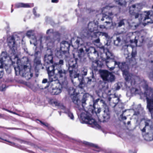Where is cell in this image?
Returning a JSON list of instances; mask_svg holds the SVG:
<instances>
[{
	"mask_svg": "<svg viewBox=\"0 0 153 153\" xmlns=\"http://www.w3.org/2000/svg\"><path fill=\"white\" fill-rule=\"evenodd\" d=\"M35 73L36 82L38 86L41 89L47 88L50 82V75L45 66L40 62H37Z\"/></svg>",
	"mask_w": 153,
	"mask_h": 153,
	"instance_id": "6da1fadb",
	"label": "cell"
},
{
	"mask_svg": "<svg viewBox=\"0 0 153 153\" xmlns=\"http://www.w3.org/2000/svg\"><path fill=\"white\" fill-rule=\"evenodd\" d=\"M94 111L100 122H108L110 119L109 109L108 105L102 100L99 99L95 102Z\"/></svg>",
	"mask_w": 153,
	"mask_h": 153,
	"instance_id": "7a4b0ae2",
	"label": "cell"
},
{
	"mask_svg": "<svg viewBox=\"0 0 153 153\" xmlns=\"http://www.w3.org/2000/svg\"><path fill=\"white\" fill-rule=\"evenodd\" d=\"M122 119L128 130H134L138 125V116L133 109H127L124 111L122 114Z\"/></svg>",
	"mask_w": 153,
	"mask_h": 153,
	"instance_id": "3957f363",
	"label": "cell"
},
{
	"mask_svg": "<svg viewBox=\"0 0 153 153\" xmlns=\"http://www.w3.org/2000/svg\"><path fill=\"white\" fill-rule=\"evenodd\" d=\"M22 45L26 53L30 55L36 53L37 48V40L34 34L31 32H27L22 39Z\"/></svg>",
	"mask_w": 153,
	"mask_h": 153,
	"instance_id": "277c9868",
	"label": "cell"
},
{
	"mask_svg": "<svg viewBox=\"0 0 153 153\" xmlns=\"http://www.w3.org/2000/svg\"><path fill=\"white\" fill-rule=\"evenodd\" d=\"M139 125L144 140L147 142L153 141V125L152 121L150 119H144L140 121Z\"/></svg>",
	"mask_w": 153,
	"mask_h": 153,
	"instance_id": "5b68a950",
	"label": "cell"
},
{
	"mask_svg": "<svg viewBox=\"0 0 153 153\" xmlns=\"http://www.w3.org/2000/svg\"><path fill=\"white\" fill-rule=\"evenodd\" d=\"M19 74L27 80H30L32 77L31 64L27 57H23L20 60Z\"/></svg>",
	"mask_w": 153,
	"mask_h": 153,
	"instance_id": "8992f818",
	"label": "cell"
},
{
	"mask_svg": "<svg viewBox=\"0 0 153 153\" xmlns=\"http://www.w3.org/2000/svg\"><path fill=\"white\" fill-rule=\"evenodd\" d=\"M94 44L100 48H105L110 42V40L107 34L102 32H96L93 37Z\"/></svg>",
	"mask_w": 153,
	"mask_h": 153,
	"instance_id": "52a82bcc",
	"label": "cell"
},
{
	"mask_svg": "<svg viewBox=\"0 0 153 153\" xmlns=\"http://www.w3.org/2000/svg\"><path fill=\"white\" fill-rule=\"evenodd\" d=\"M144 37L139 32H131L128 34L126 41L128 45L134 46H140L143 43Z\"/></svg>",
	"mask_w": 153,
	"mask_h": 153,
	"instance_id": "ba28073f",
	"label": "cell"
},
{
	"mask_svg": "<svg viewBox=\"0 0 153 153\" xmlns=\"http://www.w3.org/2000/svg\"><path fill=\"white\" fill-rule=\"evenodd\" d=\"M94 21L97 23L100 28H110L113 25V22L111 18L103 13L97 15Z\"/></svg>",
	"mask_w": 153,
	"mask_h": 153,
	"instance_id": "9c48e42d",
	"label": "cell"
},
{
	"mask_svg": "<svg viewBox=\"0 0 153 153\" xmlns=\"http://www.w3.org/2000/svg\"><path fill=\"white\" fill-rule=\"evenodd\" d=\"M94 102L93 97L89 93H85L82 101V104L85 112L89 114L93 113L94 111Z\"/></svg>",
	"mask_w": 153,
	"mask_h": 153,
	"instance_id": "30bf717a",
	"label": "cell"
},
{
	"mask_svg": "<svg viewBox=\"0 0 153 153\" xmlns=\"http://www.w3.org/2000/svg\"><path fill=\"white\" fill-rule=\"evenodd\" d=\"M82 75L83 81L87 85L92 86L95 84V80L93 72L90 67H84L82 69Z\"/></svg>",
	"mask_w": 153,
	"mask_h": 153,
	"instance_id": "8fae6325",
	"label": "cell"
},
{
	"mask_svg": "<svg viewBox=\"0 0 153 153\" xmlns=\"http://www.w3.org/2000/svg\"><path fill=\"white\" fill-rule=\"evenodd\" d=\"M45 66L48 71L50 76L54 75L55 62L53 56L50 51H48L45 55Z\"/></svg>",
	"mask_w": 153,
	"mask_h": 153,
	"instance_id": "7c38bea8",
	"label": "cell"
},
{
	"mask_svg": "<svg viewBox=\"0 0 153 153\" xmlns=\"http://www.w3.org/2000/svg\"><path fill=\"white\" fill-rule=\"evenodd\" d=\"M0 60L6 72L8 74L10 73L12 69L13 62L10 56L6 52H2L1 54Z\"/></svg>",
	"mask_w": 153,
	"mask_h": 153,
	"instance_id": "4fadbf2b",
	"label": "cell"
},
{
	"mask_svg": "<svg viewBox=\"0 0 153 153\" xmlns=\"http://www.w3.org/2000/svg\"><path fill=\"white\" fill-rule=\"evenodd\" d=\"M48 90L51 94L57 95L61 93L62 90V86L59 80L54 79L50 81L48 87Z\"/></svg>",
	"mask_w": 153,
	"mask_h": 153,
	"instance_id": "5bb4252c",
	"label": "cell"
},
{
	"mask_svg": "<svg viewBox=\"0 0 153 153\" xmlns=\"http://www.w3.org/2000/svg\"><path fill=\"white\" fill-rule=\"evenodd\" d=\"M69 69L73 83L76 87L80 86L83 81L82 75L78 71L77 68H69Z\"/></svg>",
	"mask_w": 153,
	"mask_h": 153,
	"instance_id": "9a60e30c",
	"label": "cell"
},
{
	"mask_svg": "<svg viewBox=\"0 0 153 153\" xmlns=\"http://www.w3.org/2000/svg\"><path fill=\"white\" fill-rule=\"evenodd\" d=\"M130 28L128 21L126 19H122L117 24L116 30L118 34H123L126 32Z\"/></svg>",
	"mask_w": 153,
	"mask_h": 153,
	"instance_id": "2e32d148",
	"label": "cell"
},
{
	"mask_svg": "<svg viewBox=\"0 0 153 153\" xmlns=\"http://www.w3.org/2000/svg\"><path fill=\"white\" fill-rule=\"evenodd\" d=\"M136 47L128 45L124 46L123 48V54L127 59H130L135 56L136 54Z\"/></svg>",
	"mask_w": 153,
	"mask_h": 153,
	"instance_id": "e0dca14e",
	"label": "cell"
},
{
	"mask_svg": "<svg viewBox=\"0 0 153 153\" xmlns=\"http://www.w3.org/2000/svg\"><path fill=\"white\" fill-rule=\"evenodd\" d=\"M120 9L117 6H107L102 10V13L111 17H113L118 14Z\"/></svg>",
	"mask_w": 153,
	"mask_h": 153,
	"instance_id": "ac0fdd59",
	"label": "cell"
},
{
	"mask_svg": "<svg viewBox=\"0 0 153 153\" xmlns=\"http://www.w3.org/2000/svg\"><path fill=\"white\" fill-rule=\"evenodd\" d=\"M112 90L114 92L113 93L117 95L119 98L120 100L123 98L124 94H126V88L122 83L116 84L113 87Z\"/></svg>",
	"mask_w": 153,
	"mask_h": 153,
	"instance_id": "d6986e66",
	"label": "cell"
},
{
	"mask_svg": "<svg viewBox=\"0 0 153 153\" xmlns=\"http://www.w3.org/2000/svg\"><path fill=\"white\" fill-rule=\"evenodd\" d=\"M106 64L107 67L110 70L114 73L118 74L120 71V67L117 63L113 60L112 58H109L106 60Z\"/></svg>",
	"mask_w": 153,
	"mask_h": 153,
	"instance_id": "ffe728a7",
	"label": "cell"
},
{
	"mask_svg": "<svg viewBox=\"0 0 153 153\" xmlns=\"http://www.w3.org/2000/svg\"><path fill=\"white\" fill-rule=\"evenodd\" d=\"M142 23L147 25L153 23V11H145L141 14Z\"/></svg>",
	"mask_w": 153,
	"mask_h": 153,
	"instance_id": "44dd1931",
	"label": "cell"
},
{
	"mask_svg": "<svg viewBox=\"0 0 153 153\" xmlns=\"http://www.w3.org/2000/svg\"><path fill=\"white\" fill-rule=\"evenodd\" d=\"M131 18L128 21L130 28H136L142 23V17L141 13L131 15Z\"/></svg>",
	"mask_w": 153,
	"mask_h": 153,
	"instance_id": "7402d4cb",
	"label": "cell"
},
{
	"mask_svg": "<svg viewBox=\"0 0 153 153\" xmlns=\"http://www.w3.org/2000/svg\"><path fill=\"white\" fill-rule=\"evenodd\" d=\"M99 73H100V76L104 81L112 82L115 81V76L109 71L105 70H101L99 71Z\"/></svg>",
	"mask_w": 153,
	"mask_h": 153,
	"instance_id": "603a6c76",
	"label": "cell"
},
{
	"mask_svg": "<svg viewBox=\"0 0 153 153\" xmlns=\"http://www.w3.org/2000/svg\"><path fill=\"white\" fill-rule=\"evenodd\" d=\"M87 54L89 59L94 63L97 62L99 60V53L94 48L92 47L89 48L87 49Z\"/></svg>",
	"mask_w": 153,
	"mask_h": 153,
	"instance_id": "cb8c5ba5",
	"label": "cell"
},
{
	"mask_svg": "<svg viewBox=\"0 0 153 153\" xmlns=\"http://www.w3.org/2000/svg\"><path fill=\"white\" fill-rule=\"evenodd\" d=\"M81 119L82 121L86 124L94 125H97L95 120L91 117V115L87 112H82L81 114Z\"/></svg>",
	"mask_w": 153,
	"mask_h": 153,
	"instance_id": "d4e9b609",
	"label": "cell"
},
{
	"mask_svg": "<svg viewBox=\"0 0 153 153\" xmlns=\"http://www.w3.org/2000/svg\"><path fill=\"white\" fill-rule=\"evenodd\" d=\"M121 34H118L117 33V34L114 35L112 37V41L115 46H121L126 41Z\"/></svg>",
	"mask_w": 153,
	"mask_h": 153,
	"instance_id": "484cf974",
	"label": "cell"
},
{
	"mask_svg": "<svg viewBox=\"0 0 153 153\" xmlns=\"http://www.w3.org/2000/svg\"><path fill=\"white\" fill-rule=\"evenodd\" d=\"M108 101L110 106L111 107H115L118 104L120 101L119 97L114 93H111L109 95Z\"/></svg>",
	"mask_w": 153,
	"mask_h": 153,
	"instance_id": "4316f807",
	"label": "cell"
},
{
	"mask_svg": "<svg viewBox=\"0 0 153 153\" xmlns=\"http://www.w3.org/2000/svg\"><path fill=\"white\" fill-rule=\"evenodd\" d=\"M142 4H136L131 5L129 9V12L131 15L139 13L142 9Z\"/></svg>",
	"mask_w": 153,
	"mask_h": 153,
	"instance_id": "83f0119b",
	"label": "cell"
},
{
	"mask_svg": "<svg viewBox=\"0 0 153 153\" xmlns=\"http://www.w3.org/2000/svg\"><path fill=\"white\" fill-rule=\"evenodd\" d=\"M8 43L10 48L12 50L13 52L14 53H16L17 51V46L14 37H10L8 39Z\"/></svg>",
	"mask_w": 153,
	"mask_h": 153,
	"instance_id": "f1b7e54d",
	"label": "cell"
},
{
	"mask_svg": "<svg viewBox=\"0 0 153 153\" xmlns=\"http://www.w3.org/2000/svg\"><path fill=\"white\" fill-rule=\"evenodd\" d=\"M83 44L82 40L77 37L73 38L71 40L72 46L75 49H77L79 47L83 45Z\"/></svg>",
	"mask_w": 153,
	"mask_h": 153,
	"instance_id": "f546056e",
	"label": "cell"
},
{
	"mask_svg": "<svg viewBox=\"0 0 153 153\" xmlns=\"http://www.w3.org/2000/svg\"><path fill=\"white\" fill-rule=\"evenodd\" d=\"M13 62V66L14 67L15 69V73L16 75H19V63L20 60L17 57H13L12 59Z\"/></svg>",
	"mask_w": 153,
	"mask_h": 153,
	"instance_id": "4dcf8cb0",
	"label": "cell"
},
{
	"mask_svg": "<svg viewBox=\"0 0 153 153\" xmlns=\"http://www.w3.org/2000/svg\"><path fill=\"white\" fill-rule=\"evenodd\" d=\"M70 45L67 41H64L60 45V50L63 54L68 53L70 50Z\"/></svg>",
	"mask_w": 153,
	"mask_h": 153,
	"instance_id": "1f68e13d",
	"label": "cell"
},
{
	"mask_svg": "<svg viewBox=\"0 0 153 153\" xmlns=\"http://www.w3.org/2000/svg\"><path fill=\"white\" fill-rule=\"evenodd\" d=\"M88 28L90 31L91 32H96L99 31V29H100L97 23L94 21L91 22L88 24Z\"/></svg>",
	"mask_w": 153,
	"mask_h": 153,
	"instance_id": "d6a6232c",
	"label": "cell"
},
{
	"mask_svg": "<svg viewBox=\"0 0 153 153\" xmlns=\"http://www.w3.org/2000/svg\"><path fill=\"white\" fill-rule=\"evenodd\" d=\"M76 49L77 50L76 53H77L78 57H82L84 56L85 54L87 53V49H86V48L84 46V45L79 47L78 48Z\"/></svg>",
	"mask_w": 153,
	"mask_h": 153,
	"instance_id": "836d02e7",
	"label": "cell"
},
{
	"mask_svg": "<svg viewBox=\"0 0 153 153\" xmlns=\"http://www.w3.org/2000/svg\"><path fill=\"white\" fill-rule=\"evenodd\" d=\"M70 95L71 96V99L72 101L74 102L75 104H79L80 103V102L78 100V99H77V97L75 93V89L74 88H71L70 90Z\"/></svg>",
	"mask_w": 153,
	"mask_h": 153,
	"instance_id": "e575fe53",
	"label": "cell"
},
{
	"mask_svg": "<svg viewBox=\"0 0 153 153\" xmlns=\"http://www.w3.org/2000/svg\"><path fill=\"white\" fill-rule=\"evenodd\" d=\"M101 49H102V51H101V57H102V58H103L104 60H107V59L112 58L111 54L108 51L105 49V48Z\"/></svg>",
	"mask_w": 153,
	"mask_h": 153,
	"instance_id": "d590c367",
	"label": "cell"
},
{
	"mask_svg": "<svg viewBox=\"0 0 153 153\" xmlns=\"http://www.w3.org/2000/svg\"><path fill=\"white\" fill-rule=\"evenodd\" d=\"M147 107L153 117V100L148 99H147Z\"/></svg>",
	"mask_w": 153,
	"mask_h": 153,
	"instance_id": "8d00e7d4",
	"label": "cell"
},
{
	"mask_svg": "<svg viewBox=\"0 0 153 153\" xmlns=\"http://www.w3.org/2000/svg\"><path fill=\"white\" fill-rule=\"evenodd\" d=\"M135 0H115L118 4L120 5H126L134 1Z\"/></svg>",
	"mask_w": 153,
	"mask_h": 153,
	"instance_id": "74e56055",
	"label": "cell"
},
{
	"mask_svg": "<svg viewBox=\"0 0 153 153\" xmlns=\"http://www.w3.org/2000/svg\"><path fill=\"white\" fill-rule=\"evenodd\" d=\"M3 66L0 60V78H1L4 75Z\"/></svg>",
	"mask_w": 153,
	"mask_h": 153,
	"instance_id": "f35d334b",
	"label": "cell"
},
{
	"mask_svg": "<svg viewBox=\"0 0 153 153\" xmlns=\"http://www.w3.org/2000/svg\"><path fill=\"white\" fill-rule=\"evenodd\" d=\"M148 59L150 63L153 64V51L150 52L148 55Z\"/></svg>",
	"mask_w": 153,
	"mask_h": 153,
	"instance_id": "ab89813d",
	"label": "cell"
}]
</instances>
